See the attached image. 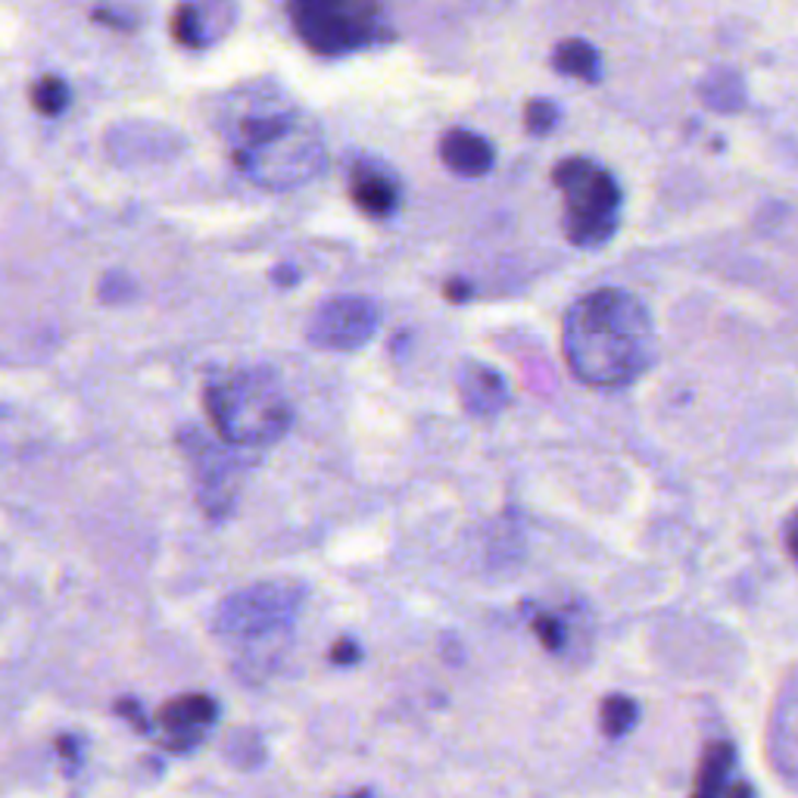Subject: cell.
<instances>
[{
  "mask_svg": "<svg viewBox=\"0 0 798 798\" xmlns=\"http://www.w3.org/2000/svg\"><path fill=\"white\" fill-rule=\"evenodd\" d=\"M562 350L571 372L589 387H627L655 356L649 309L618 287L580 296L562 325Z\"/></svg>",
  "mask_w": 798,
  "mask_h": 798,
  "instance_id": "cell-1",
  "label": "cell"
},
{
  "mask_svg": "<svg viewBox=\"0 0 798 798\" xmlns=\"http://www.w3.org/2000/svg\"><path fill=\"white\" fill-rule=\"evenodd\" d=\"M234 166L262 188H296L325 166L318 131L294 109H262L237 122Z\"/></svg>",
  "mask_w": 798,
  "mask_h": 798,
  "instance_id": "cell-2",
  "label": "cell"
},
{
  "mask_svg": "<svg viewBox=\"0 0 798 798\" xmlns=\"http://www.w3.org/2000/svg\"><path fill=\"white\" fill-rule=\"evenodd\" d=\"M207 415L228 446H269L291 427V402L266 368H244L207 387Z\"/></svg>",
  "mask_w": 798,
  "mask_h": 798,
  "instance_id": "cell-3",
  "label": "cell"
},
{
  "mask_svg": "<svg viewBox=\"0 0 798 798\" xmlns=\"http://www.w3.org/2000/svg\"><path fill=\"white\" fill-rule=\"evenodd\" d=\"M552 178L565 197L567 240L587 250L611 240V234L618 228L621 188L609 168L584 156H571L555 166Z\"/></svg>",
  "mask_w": 798,
  "mask_h": 798,
  "instance_id": "cell-4",
  "label": "cell"
},
{
  "mask_svg": "<svg viewBox=\"0 0 798 798\" xmlns=\"http://www.w3.org/2000/svg\"><path fill=\"white\" fill-rule=\"evenodd\" d=\"M291 16L300 38L325 57L359 50L378 35L375 0H291Z\"/></svg>",
  "mask_w": 798,
  "mask_h": 798,
  "instance_id": "cell-5",
  "label": "cell"
},
{
  "mask_svg": "<svg viewBox=\"0 0 798 798\" xmlns=\"http://www.w3.org/2000/svg\"><path fill=\"white\" fill-rule=\"evenodd\" d=\"M300 606H303V589L294 584H256L222 602L219 631L234 639H259L287 627Z\"/></svg>",
  "mask_w": 798,
  "mask_h": 798,
  "instance_id": "cell-6",
  "label": "cell"
},
{
  "mask_svg": "<svg viewBox=\"0 0 798 798\" xmlns=\"http://www.w3.org/2000/svg\"><path fill=\"white\" fill-rule=\"evenodd\" d=\"M380 325V309L368 296H331L309 321V340L321 350H359Z\"/></svg>",
  "mask_w": 798,
  "mask_h": 798,
  "instance_id": "cell-7",
  "label": "cell"
},
{
  "mask_svg": "<svg viewBox=\"0 0 798 798\" xmlns=\"http://www.w3.org/2000/svg\"><path fill=\"white\" fill-rule=\"evenodd\" d=\"M185 446H188L190 462L197 471V483H200V496L210 508L212 515H222L234 496V486H237V465L219 453L203 434H185Z\"/></svg>",
  "mask_w": 798,
  "mask_h": 798,
  "instance_id": "cell-8",
  "label": "cell"
},
{
  "mask_svg": "<svg viewBox=\"0 0 798 798\" xmlns=\"http://www.w3.org/2000/svg\"><path fill=\"white\" fill-rule=\"evenodd\" d=\"M219 717V705L212 702L210 695L190 693V695H178L166 702L160 708V727L168 734V746L172 749H188L193 742H200V736L210 730Z\"/></svg>",
  "mask_w": 798,
  "mask_h": 798,
  "instance_id": "cell-9",
  "label": "cell"
},
{
  "mask_svg": "<svg viewBox=\"0 0 798 798\" xmlns=\"http://www.w3.org/2000/svg\"><path fill=\"white\" fill-rule=\"evenodd\" d=\"M771 752H774L783 779H793L798 786V677L783 690L777 708H774Z\"/></svg>",
  "mask_w": 798,
  "mask_h": 798,
  "instance_id": "cell-10",
  "label": "cell"
},
{
  "mask_svg": "<svg viewBox=\"0 0 798 798\" xmlns=\"http://www.w3.org/2000/svg\"><path fill=\"white\" fill-rule=\"evenodd\" d=\"M350 193L359 210L372 219H387L399 207V181L387 168L375 166V163H362L353 168Z\"/></svg>",
  "mask_w": 798,
  "mask_h": 798,
  "instance_id": "cell-11",
  "label": "cell"
},
{
  "mask_svg": "<svg viewBox=\"0 0 798 798\" xmlns=\"http://www.w3.org/2000/svg\"><path fill=\"white\" fill-rule=\"evenodd\" d=\"M459 394H462L465 409L478 419H493L508 406V387H505L503 375L481 362H468L459 372Z\"/></svg>",
  "mask_w": 798,
  "mask_h": 798,
  "instance_id": "cell-12",
  "label": "cell"
},
{
  "mask_svg": "<svg viewBox=\"0 0 798 798\" xmlns=\"http://www.w3.org/2000/svg\"><path fill=\"white\" fill-rule=\"evenodd\" d=\"M441 160L446 163V168H453L456 175L478 178V175H486V172L493 168V148H490L486 138L474 134V131L453 128V131L443 134Z\"/></svg>",
  "mask_w": 798,
  "mask_h": 798,
  "instance_id": "cell-13",
  "label": "cell"
},
{
  "mask_svg": "<svg viewBox=\"0 0 798 798\" xmlns=\"http://www.w3.org/2000/svg\"><path fill=\"white\" fill-rule=\"evenodd\" d=\"M736 767V749L730 742H712L705 749V758L699 764V774H695L693 793L695 796H720L730 789L727 779L734 777Z\"/></svg>",
  "mask_w": 798,
  "mask_h": 798,
  "instance_id": "cell-14",
  "label": "cell"
},
{
  "mask_svg": "<svg viewBox=\"0 0 798 798\" xmlns=\"http://www.w3.org/2000/svg\"><path fill=\"white\" fill-rule=\"evenodd\" d=\"M555 69L580 82L599 79V54L587 42H565L555 50Z\"/></svg>",
  "mask_w": 798,
  "mask_h": 798,
  "instance_id": "cell-15",
  "label": "cell"
},
{
  "mask_svg": "<svg viewBox=\"0 0 798 798\" xmlns=\"http://www.w3.org/2000/svg\"><path fill=\"white\" fill-rule=\"evenodd\" d=\"M639 717V708L633 702L631 695H609L602 702V712H599V720H602V734L611 736V739H621L633 730Z\"/></svg>",
  "mask_w": 798,
  "mask_h": 798,
  "instance_id": "cell-16",
  "label": "cell"
},
{
  "mask_svg": "<svg viewBox=\"0 0 798 798\" xmlns=\"http://www.w3.org/2000/svg\"><path fill=\"white\" fill-rule=\"evenodd\" d=\"M172 38L181 47H190V50L203 47L207 38H203V13H200V7H193L190 0L175 7V13H172Z\"/></svg>",
  "mask_w": 798,
  "mask_h": 798,
  "instance_id": "cell-17",
  "label": "cell"
},
{
  "mask_svg": "<svg viewBox=\"0 0 798 798\" xmlns=\"http://www.w3.org/2000/svg\"><path fill=\"white\" fill-rule=\"evenodd\" d=\"M69 84L57 75H44L32 84V106L42 113V116H60L66 106H69Z\"/></svg>",
  "mask_w": 798,
  "mask_h": 798,
  "instance_id": "cell-18",
  "label": "cell"
},
{
  "mask_svg": "<svg viewBox=\"0 0 798 798\" xmlns=\"http://www.w3.org/2000/svg\"><path fill=\"white\" fill-rule=\"evenodd\" d=\"M530 631L533 636L547 646L549 652H565L567 643V624L562 621V614H552V611H530Z\"/></svg>",
  "mask_w": 798,
  "mask_h": 798,
  "instance_id": "cell-19",
  "label": "cell"
},
{
  "mask_svg": "<svg viewBox=\"0 0 798 798\" xmlns=\"http://www.w3.org/2000/svg\"><path fill=\"white\" fill-rule=\"evenodd\" d=\"M559 122V109L549 101H530L525 113V126L530 134H549Z\"/></svg>",
  "mask_w": 798,
  "mask_h": 798,
  "instance_id": "cell-20",
  "label": "cell"
},
{
  "mask_svg": "<svg viewBox=\"0 0 798 798\" xmlns=\"http://www.w3.org/2000/svg\"><path fill=\"white\" fill-rule=\"evenodd\" d=\"M116 712H119L122 717H128V720H131V724H134V727H138L141 734H148V730H150L148 717H144V712H141V708H138V702H131V699H119V702H116Z\"/></svg>",
  "mask_w": 798,
  "mask_h": 798,
  "instance_id": "cell-21",
  "label": "cell"
},
{
  "mask_svg": "<svg viewBox=\"0 0 798 798\" xmlns=\"http://www.w3.org/2000/svg\"><path fill=\"white\" fill-rule=\"evenodd\" d=\"M331 661L335 665H353V661H359V646L353 639H340V643H335Z\"/></svg>",
  "mask_w": 798,
  "mask_h": 798,
  "instance_id": "cell-22",
  "label": "cell"
},
{
  "mask_svg": "<svg viewBox=\"0 0 798 798\" xmlns=\"http://www.w3.org/2000/svg\"><path fill=\"white\" fill-rule=\"evenodd\" d=\"M91 20L104 22V25H113V28H131V25H134V22H128L126 16H116L113 10H94V13H91Z\"/></svg>",
  "mask_w": 798,
  "mask_h": 798,
  "instance_id": "cell-23",
  "label": "cell"
},
{
  "mask_svg": "<svg viewBox=\"0 0 798 798\" xmlns=\"http://www.w3.org/2000/svg\"><path fill=\"white\" fill-rule=\"evenodd\" d=\"M786 547H789V555L796 559L798 565V512L789 518V525H786Z\"/></svg>",
  "mask_w": 798,
  "mask_h": 798,
  "instance_id": "cell-24",
  "label": "cell"
},
{
  "mask_svg": "<svg viewBox=\"0 0 798 798\" xmlns=\"http://www.w3.org/2000/svg\"><path fill=\"white\" fill-rule=\"evenodd\" d=\"M446 296L459 303V296H468V287H465V284H449V287H446Z\"/></svg>",
  "mask_w": 798,
  "mask_h": 798,
  "instance_id": "cell-25",
  "label": "cell"
},
{
  "mask_svg": "<svg viewBox=\"0 0 798 798\" xmlns=\"http://www.w3.org/2000/svg\"><path fill=\"white\" fill-rule=\"evenodd\" d=\"M274 281H281V284H294L296 281L294 269H278V278H274Z\"/></svg>",
  "mask_w": 798,
  "mask_h": 798,
  "instance_id": "cell-26",
  "label": "cell"
}]
</instances>
